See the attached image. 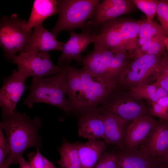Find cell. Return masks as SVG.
I'll use <instances>...</instances> for the list:
<instances>
[{
    "label": "cell",
    "mask_w": 168,
    "mask_h": 168,
    "mask_svg": "<svg viewBox=\"0 0 168 168\" xmlns=\"http://www.w3.org/2000/svg\"><path fill=\"white\" fill-rule=\"evenodd\" d=\"M2 116L0 128L5 131L11 148L10 153L2 165L9 167L18 163L28 148L34 147L36 150H40L42 143L39 130L42 122L39 117L31 119L26 113L16 111L9 114H2Z\"/></svg>",
    "instance_id": "obj_1"
},
{
    "label": "cell",
    "mask_w": 168,
    "mask_h": 168,
    "mask_svg": "<svg viewBox=\"0 0 168 168\" xmlns=\"http://www.w3.org/2000/svg\"><path fill=\"white\" fill-rule=\"evenodd\" d=\"M142 21L118 17L103 23L94 32V49L129 53L136 47Z\"/></svg>",
    "instance_id": "obj_2"
},
{
    "label": "cell",
    "mask_w": 168,
    "mask_h": 168,
    "mask_svg": "<svg viewBox=\"0 0 168 168\" xmlns=\"http://www.w3.org/2000/svg\"><path fill=\"white\" fill-rule=\"evenodd\" d=\"M128 53L108 49H95L82 57V68L97 81L113 91L120 73L131 62Z\"/></svg>",
    "instance_id": "obj_3"
},
{
    "label": "cell",
    "mask_w": 168,
    "mask_h": 168,
    "mask_svg": "<svg viewBox=\"0 0 168 168\" xmlns=\"http://www.w3.org/2000/svg\"><path fill=\"white\" fill-rule=\"evenodd\" d=\"M62 69L60 72L48 77L33 78L29 94L23 104L32 108L35 104L43 103L67 112L72 110L68 99L66 97V78L64 71Z\"/></svg>",
    "instance_id": "obj_4"
},
{
    "label": "cell",
    "mask_w": 168,
    "mask_h": 168,
    "mask_svg": "<svg viewBox=\"0 0 168 168\" xmlns=\"http://www.w3.org/2000/svg\"><path fill=\"white\" fill-rule=\"evenodd\" d=\"M100 0H58V17L51 32L57 37L61 31H69L78 28L82 31L93 32L86 25L87 20L92 19Z\"/></svg>",
    "instance_id": "obj_5"
},
{
    "label": "cell",
    "mask_w": 168,
    "mask_h": 168,
    "mask_svg": "<svg viewBox=\"0 0 168 168\" xmlns=\"http://www.w3.org/2000/svg\"><path fill=\"white\" fill-rule=\"evenodd\" d=\"M0 45L7 60L12 59L30 42L31 30L25 26L26 21L16 13L2 16L0 21Z\"/></svg>",
    "instance_id": "obj_6"
},
{
    "label": "cell",
    "mask_w": 168,
    "mask_h": 168,
    "mask_svg": "<svg viewBox=\"0 0 168 168\" xmlns=\"http://www.w3.org/2000/svg\"><path fill=\"white\" fill-rule=\"evenodd\" d=\"M82 82L78 90L69 99L72 110L86 112L97 109L114 91L93 77L82 68L80 70Z\"/></svg>",
    "instance_id": "obj_7"
},
{
    "label": "cell",
    "mask_w": 168,
    "mask_h": 168,
    "mask_svg": "<svg viewBox=\"0 0 168 168\" xmlns=\"http://www.w3.org/2000/svg\"><path fill=\"white\" fill-rule=\"evenodd\" d=\"M142 101L128 92L117 89L111 94L100 108L129 121L142 116H152L150 107Z\"/></svg>",
    "instance_id": "obj_8"
},
{
    "label": "cell",
    "mask_w": 168,
    "mask_h": 168,
    "mask_svg": "<svg viewBox=\"0 0 168 168\" xmlns=\"http://www.w3.org/2000/svg\"><path fill=\"white\" fill-rule=\"evenodd\" d=\"M18 66L17 72L27 78H42L52 76L62 70L60 67L55 65L49 53L21 51L12 59Z\"/></svg>",
    "instance_id": "obj_9"
},
{
    "label": "cell",
    "mask_w": 168,
    "mask_h": 168,
    "mask_svg": "<svg viewBox=\"0 0 168 168\" xmlns=\"http://www.w3.org/2000/svg\"><path fill=\"white\" fill-rule=\"evenodd\" d=\"M163 54L145 55L131 61L118 77L116 89H123L147 83L148 78L152 77L153 78Z\"/></svg>",
    "instance_id": "obj_10"
},
{
    "label": "cell",
    "mask_w": 168,
    "mask_h": 168,
    "mask_svg": "<svg viewBox=\"0 0 168 168\" xmlns=\"http://www.w3.org/2000/svg\"><path fill=\"white\" fill-rule=\"evenodd\" d=\"M26 79L14 70L12 74L4 79L0 90L2 114H9L16 111L17 104L27 88L25 84Z\"/></svg>",
    "instance_id": "obj_11"
},
{
    "label": "cell",
    "mask_w": 168,
    "mask_h": 168,
    "mask_svg": "<svg viewBox=\"0 0 168 168\" xmlns=\"http://www.w3.org/2000/svg\"><path fill=\"white\" fill-rule=\"evenodd\" d=\"M117 153L123 168H168L162 157L151 154L142 146L125 147Z\"/></svg>",
    "instance_id": "obj_12"
},
{
    "label": "cell",
    "mask_w": 168,
    "mask_h": 168,
    "mask_svg": "<svg viewBox=\"0 0 168 168\" xmlns=\"http://www.w3.org/2000/svg\"><path fill=\"white\" fill-rule=\"evenodd\" d=\"M135 6L131 0H103L96 7L91 21L87 23V26L92 31L105 22L123 15L133 11Z\"/></svg>",
    "instance_id": "obj_13"
},
{
    "label": "cell",
    "mask_w": 168,
    "mask_h": 168,
    "mask_svg": "<svg viewBox=\"0 0 168 168\" xmlns=\"http://www.w3.org/2000/svg\"><path fill=\"white\" fill-rule=\"evenodd\" d=\"M69 34L70 38L64 43L62 53L58 58L59 66L69 65L73 59L81 63L82 53L95 40V34L91 31H84L77 33L73 30L70 31Z\"/></svg>",
    "instance_id": "obj_14"
},
{
    "label": "cell",
    "mask_w": 168,
    "mask_h": 168,
    "mask_svg": "<svg viewBox=\"0 0 168 168\" xmlns=\"http://www.w3.org/2000/svg\"><path fill=\"white\" fill-rule=\"evenodd\" d=\"M103 119L105 131L104 139L106 144L116 145L120 150L125 148L127 131L130 123L99 107Z\"/></svg>",
    "instance_id": "obj_15"
},
{
    "label": "cell",
    "mask_w": 168,
    "mask_h": 168,
    "mask_svg": "<svg viewBox=\"0 0 168 168\" xmlns=\"http://www.w3.org/2000/svg\"><path fill=\"white\" fill-rule=\"evenodd\" d=\"M157 122L150 115L137 118L129 124L126 132L125 147L137 148L146 141Z\"/></svg>",
    "instance_id": "obj_16"
},
{
    "label": "cell",
    "mask_w": 168,
    "mask_h": 168,
    "mask_svg": "<svg viewBox=\"0 0 168 168\" xmlns=\"http://www.w3.org/2000/svg\"><path fill=\"white\" fill-rule=\"evenodd\" d=\"M29 43L21 50L23 52H43L56 50L62 51L64 43L59 42L43 24L35 26Z\"/></svg>",
    "instance_id": "obj_17"
},
{
    "label": "cell",
    "mask_w": 168,
    "mask_h": 168,
    "mask_svg": "<svg viewBox=\"0 0 168 168\" xmlns=\"http://www.w3.org/2000/svg\"><path fill=\"white\" fill-rule=\"evenodd\" d=\"M78 134L79 137L90 140L103 138L105 136L104 122L98 110L88 111L79 119Z\"/></svg>",
    "instance_id": "obj_18"
},
{
    "label": "cell",
    "mask_w": 168,
    "mask_h": 168,
    "mask_svg": "<svg viewBox=\"0 0 168 168\" xmlns=\"http://www.w3.org/2000/svg\"><path fill=\"white\" fill-rule=\"evenodd\" d=\"M141 146L153 156L162 157L168 150V121L161 119Z\"/></svg>",
    "instance_id": "obj_19"
},
{
    "label": "cell",
    "mask_w": 168,
    "mask_h": 168,
    "mask_svg": "<svg viewBox=\"0 0 168 168\" xmlns=\"http://www.w3.org/2000/svg\"><path fill=\"white\" fill-rule=\"evenodd\" d=\"M81 164V168H94L106 149L104 141L100 140L76 142Z\"/></svg>",
    "instance_id": "obj_20"
},
{
    "label": "cell",
    "mask_w": 168,
    "mask_h": 168,
    "mask_svg": "<svg viewBox=\"0 0 168 168\" xmlns=\"http://www.w3.org/2000/svg\"><path fill=\"white\" fill-rule=\"evenodd\" d=\"M58 0H35L29 18L25 23L26 28L31 30L35 26L43 24L48 17L58 13Z\"/></svg>",
    "instance_id": "obj_21"
},
{
    "label": "cell",
    "mask_w": 168,
    "mask_h": 168,
    "mask_svg": "<svg viewBox=\"0 0 168 168\" xmlns=\"http://www.w3.org/2000/svg\"><path fill=\"white\" fill-rule=\"evenodd\" d=\"M58 150L60 158L57 163L61 168H81L76 142L72 143L64 140Z\"/></svg>",
    "instance_id": "obj_22"
},
{
    "label": "cell",
    "mask_w": 168,
    "mask_h": 168,
    "mask_svg": "<svg viewBox=\"0 0 168 168\" xmlns=\"http://www.w3.org/2000/svg\"><path fill=\"white\" fill-rule=\"evenodd\" d=\"M164 39L151 40L146 43L136 46L128 54L130 58L133 60L145 55L164 54L166 52L164 43Z\"/></svg>",
    "instance_id": "obj_23"
},
{
    "label": "cell",
    "mask_w": 168,
    "mask_h": 168,
    "mask_svg": "<svg viewBox=\"0 0 168 168\" xmlns=\"http://www.w3.org/2000/svg\"><path fill=\"white\" fill-rule=\"evenodd\" d=\"M159 86L155 82L152 84L142 83L128 87L129 93L135 98L146 100L150 104L160 99L158 91Z\"/></svg>",
    "instance_id": "obj_24"
},
{
    "label": "cell",
    "mask_w": 168,
    "mask_h": 168,
    "mask_svg": "<svg viewBox=\"0 0 168 168\" xmlns=\"http://www.w3.org/2000/svg\"><path fill=\"white\" fill-rule=\"evenodd\" d=\"M160 25L152 20H142L140 26L138 37L150 40L164 39L165 37Z\"/></svg>",
    "instance_id": "obj_25"
},
{
    "label": "cell",
    "mask_w": 168,
    "mask_h": 168,
    "mask_svg": "<svg viewBox=\"0 0 168 168\" xmlns=\"http://www.w3.org/2000/svg\"><path fill=\"white\" fill-rule=\"evenodd\" d=\"M153 76L155 82L168 92V52L162 55Z\"/></svg>",
    "instance_id": "obj_26"
},
{
    "label": "cell",
    "mask_w": 168,
    "mask_h": 168,
    "mask_svg": "<svg viewBox=\"0 0 168 168\" xmlns=\"http://www.w3.org/2000/svg\"><path fill=\"white\" fill-rule=\"evenodd\" d=\"M133 5L142 11L147 19L152 20L156 14L158 0H131Z\"/></svg>",
    "instance_id": "obj_27"
},
{
    "label": "cell",
    "mask_w": 168,
    "mask_h": 168,
    "mask_svg": "<svg viewBox=\"0 0 168 168\" xmlns=\"http://www.w3.org/2000/svg\"><path fill=\"white\" fill-rule=\"evenodd\" d=\"M156 14L165 36L168 37V0H158Z\"/></svg>",
    "instance_id": "obj_28"
},
{
    "label": "cell",
    "mask_w": 168,
    "mask_h": 168,
    "mask_svg": "<svg viewBox=\"0 0 168 168\" xmlns=\"http://www.w3.org/2000/svg\"><path fill=\"white\" fill-rule=\"evenodd\" d=\"M119 166L117 153L105 151L94 168H118Z\"/></svg>",
    "instance_id": "obj_29"
},
{
    "label": "cell",
    "mask_w": 168,
    "mask_h": 168,
    "mask_svg": "<svg viewBox=\"0 0 168 168\" xmlns=\"http://www.w3.org/2000/svg\"><path fill=\"white\" fill-rule=\"evenodd\" d=\"M29 162L34 168H56L49 160L43 156L40 150L32 152L28 155Z\"/></svg>",
    "instance_id": "obj_30"
},
{
    "label": "cell",
    "mask_w": 168,
    "mask_h": 168,
    "mask_svg": "<svg viewBox=\"0 0 168 168\" xmlns=\"http://www.w3.org/2000/svg\"><path fill=\"white\" fill-rule=\"evenodd\" d=\"M10 151V147L2 129L0 128V166L3 163Z\"/></svg>",
    "instance_id": "obj_31"
},
{
    "label": "cell",
    "mask_w": 168,
    "mask_h": 168,
    "mask_svg": "<svg viewBox=\"0 0 168 168\" xmlns=\"http://www.w3.org/2000/svg\"><path fill=\"white\" fill-rule=\"evenodd\" d=\"M150 113L152 116L158 117L160 119L168 121V110L156 102L151 103Z\"/></svg>",
    "instance_id": "obj_32"
},
{
    "label": "cell",
    "mask_w": 168,
    "mask_h": 168,
    "mask_svg": "<svg viewBox=\"0 0 168 168\" xmlns=\"http://www.w3.org/2000/svg\"><path fill=\"white\" fill-rule=\"evenodd\" d=\"M18 163L20 168H34L30 163L26 161L23 157L19 159Z\"/></svg>",
    "instance_id": "obj_33"
},
{
    "label": "cell",
    "mask_w": 168,
    "mask_h": 168,
    "mask_svg": "<svg viewBox=\"0 0 168 168\" xmlns=\"http://www.w3.org/2000/svg\"><path fill=\"white\" fill-rule=\"evenodd\" d=\"M156 102L168 110V96L159 99Z\"/></svg>",
    "instance_id": "obj_34"
},
{
    "label": "cell",
    "mask_w": 168,
    "mask_h": 168,
    "mask_svg": "<svg viewBox=\"0 0 168 168\" xmlns=\"http://www.w3.org/2000/svg\"><path fill=\"white\" fill-rule=\"evenodd\" d=\"M162 158H163L165 163L168 166V150Z\"/></svg>",
    "instance_id": "obj_35"
},
{
    "label": "cell",
    "mask_w": 168,
    "mask_h": 168,
    "mask_svg": "<svg viewBox=\"0 0 168 168\" xmlns=\"http://www.w3.org/2000/svg\"><path fill=\"white\" fill-rule=\"evenodd\" d=\"M164 43L166 49L168 51V37H165L164 40Z\"/></svg>",
    "instance_id": "obj_36"
},
{
    "label": "cell",
    "mask_w": 168,
    "mask_h": 168,
    "mask_svg": "<svg viewBox=\"0 0 168 168\" xmlns=\"http://www.w3.org/2000/svg\"><path fill=\"white\" fill-rule=\"evenodd\" d=\"M0 168H7L5 166H0Z\"/></svg>",
    "instance_id": "obj_37"
},
{
    "label": "cell",
    "mask_w": 168,
    "mask_h": 168,
    "mask_svg": "<svg viewBox=\"0 0 168 168\" xmlns=\"http://www.w3.org/2000/svg\"><path fill=\"white\" fill-rule=\"evenodd\" d=\"M118 168H123L120 166L119 167H118Z\"/></svg>",
    "instance_id": "obj_38"
},
{
    "label": "cell",
    "mask_w": 168,
    "mask_h": 168,
    "mask_svg": "<svg viewBox=\"0 0 168 168\" xmlns=\"http://www.w3.org/2000/svg\"></svg>",
    "instance_id": "obj_39"
}]
</instances>
